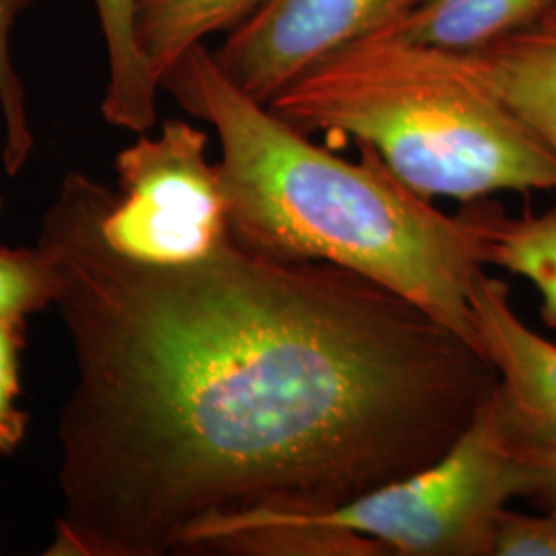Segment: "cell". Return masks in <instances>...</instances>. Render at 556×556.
I'll list each match as a JSON object with an SVG mask.
<instances>
[{"instance_id":"8fae6325","label":"cell","mask_w":556,"mask_h":556,"mask_svg":"<svg viewBox=\"0 0 556 556\" xmlns=\"http://www.w3.org/2000/svg\"><path fill=\"white\" fill-rule=\"evenodd\" d=\"M139 2L96 0L110 62V79L101 112L112 126L147 135L157 119V91L161 87L137 38Z\"/></svg>"},{"instance_id":"277c9868","label":"cell","mask_w":556,"mask_h":556,"mask_svg":"<svg viewBox=\"0 0 556 556\" xmlns=\"http://www.w3.org/2000/svg\"><path fill=\"white\" fill-rule=\"evenodd\" d=\"M521 491L517 438L497 381L438 462L334 509L301 516L376 540L388 555L489 556L498 517Z\"/></svg>"},{"instance_id":"5b68a950","label":"cell","mask_w":556,"mask_h":556,"mask_svg":"<svg viewBox=\"0 0 556 556\" xmlns=\"http://www.w3.org/2000/svg\"><path fill=\"white\" fill-rule=\"evenodd\" d=\"M208 137L167 119L160 137L119 151L114 192L101 233L124 258L179 266L206 258L229 239L219 163L206 160Z\"/></svg>"},{"instance_id":"7c38bea8","label":"cell","mask_w":556,"mask_h":556,"mask_svg":"<svg viewBox=\"0 0 556 556\" xmlns=\"http://www.w3.org/2000/svg\"><path fill=\"white\" fill-rule=\"evenodd\" d=\"M264 0H140L137 38L161 80L163 73L211 34L236 29Z\"/></svg>"},{"instance_id":"52a82bcc","label":"cell","mask_w":556,"mask_h":556,"mask_svg":"<svg viewBox=\"0 0 556 556\" xmlns=\"http://www.w3.org/2000/svg\"><path fill=\"white\" fill-rule=\"evenodd\" d=\"M470 307L482 355L495 367L517 439L556 443V344L517 316L503 280L478 273Z\"/></svg>"},{"instance_id":"2e32d148","label":"cell","mask_w":556,"mask_h":556,"mask_svg":"<svg viewBox=\"0 0 556 556\" xmlns=\"http://www.w3.org/2000/svg\"><path fill=\"white\" fill-rule=\"evenodd\" d=\"M495 556H556V514L528 516L505 509L493 534Z\"/></svg>"},{"instance_id":"5bb4252c","label":"cell","mask_w":556,"mask_h":556,"mask_svg":"<svg viewBox=\"0 0 556 556\" xmlns=\"http://www.w3.org/2000/svg\"><path fill=\"white\" fill-rule=\"evenodd\" d=\"M36 0H0V112L4 118L2 163L9 176H17L34 151V132L29 128L25 89L11 59V29L25 9Z\"/></svg>"},{"instance_id":"d6986e66","label":"cell","mask_w":556,"mask_h":556,"mask_svg":"<svg viewBox=\"0 0 556 556\" xmlns=\"http://www.w3.org/2000/svg\"><path fill=\"white\" fill-rule=\"evenodd\" d=\"M0 213H2V197H0Z\"/></svg>"},{"instance_id":"ba28073f","label":"cell","mask_w":556,"mask_h":556,"mask_svg":"<svg viewBox=\"0 0 556 556\" xmlns=\"http://www.w3.org/2000/svg\"><path fill=\"white\" fill-rule=\"evenodd\" d=\"M445 54L556 155V29L534 25L472 52Z\"/></svg>"},{"instance_id":"4fadbf2b","label":"cell","mask_w":556,"mask_h":556,"mask_svg":"<svg viewBox=\"0 0 556 556\" xmlns=\"http://www.w3.org/2000/svg\"><path fill=\"white\" fill-rule=\"evenodd\" d=\"M60 275L38 248H0V319H25L56 305Z\"/></svg>"},{"instance_id":"ac0fdd59","label":"cell","mask_w":556,"mask_h":556,"mask_svg":"<svg viewBox=\"0 0 556 556\" xmlns=\"http://www.w3.org/2000/svg\"><path fill=\"white\" fill-rule=\"evenodd\" d=\"M538 25H542V27H548V29H556V0L555 4L551 7V11L542 17V21L538 23Z\"/></svg>"},{"instance_id":"7a4b0ae2","label":"cell","mask_w":556,"mask_h":556,"mask_svg":"<svg viewBox=\"0 0 556 556\" xmlns=\"http://www.w3.org/2000/svg\"><path fill=\"white\" fill-rule=\"evenodd\" d=\"M160 87L217 130L233 243L268 258L353 270L480 351L470 291L484 260L470 202L445 215L367 142H357V163L314 144L227 79L202 43L163 73Z\"/></svg>"},{"instance_id":"3957f363","label":"cell","mask_w":556,"mask_h":556,"mask_svg":"<svg viewBox=\"0 0 556 556\" xmlns=\"http://www.w3.org/2000/svg\"><path fill=\"white\" fill-rule=\"evenodd\" d=\"M268 108L303 135L367 142L425 199L556 190V155L445 52L379 34L314 64Z\"/></svg>"},{"instance_id":"8992f818","label":"cell","mask_w":556,"mask_h":556,"mask_svg":"<svg viewBox=\"0 0 556 556\" xmlns=\"http://www.w3.org/2000/svg\"><path fill=\"white\" fill-rule=\"evenodd\" d=\"M425 0H264L213 59L252 100L268 105L314 64L390 31Z\"/></svg>"},{"instance_id":"9c48e42d","label":"cell","mask_w":556,"mask_h":556,"mask_svg":"<svg viewBox=\"0 0 556 556\" xmlns=\"http://www.w3.org/2000/svg\"><path fill=\"white\" fill-rule=\"evenodd\" d=\"M555 0H425L386 34L415 46L464 54L534 27Z\"/></svg>"},{"instance_id":"e0dca14e","label":"cell","mask_w":556,"mask_h":556,"mask_svg":"<svg viewBox=\"0 0 556 556\" xmlns=\"http://www.w3.org/2000/svg\"><path fill=\"white\" fill-rule=\"evenodd\" d=\"M517 452L523 468L521 497L556 514V443L517 439Z\"/></svg>"},{"instance_id":"30bf717a","label":"cell","mask_w":556,"mask_h":556,"mask_svg":"<svg viewBox=\"0 0 556 556\" xmlns=\"http://www.w3.org/2000/svg\"><path fill=\"white\" fill-rule=\"evenodd\" d=\"M484 266L530 280L540 293V316L556 330V206L509 217L497 202L472 200Z\"/></svg>"},{"instance_id":"9a60e30c","label":"cell","mask_w":556,"mask_h":556,"mask_svg":"<svg viewBox=\"0 0 556 556\" xmlns=\"http://www.w3.org/2000/svg\"><path fill=\"white\" fill-rule=\"evenodd\" d=\"M25 334V319H0V456L15 454L27 435L29 415L20 408Z\"/></svg>"},{"instance_id":"6da1fadb","label":"cell","mask_w":556,"mask_h":556,"mask_svg":"<svg viewBox=\"0 0 556 556\" xmlns=\"http://www.w3.org/2000/svg\"><path fill=\"white\" fill-rule=\"evenodd\" d=\"M112 199L68 174L38 241L77 365L48 555L161 556L204 517L334 509L438 462L497 386L468 340L337 264L231 238L179 266L124 258Z\"/></svg>"}]
</instances>
